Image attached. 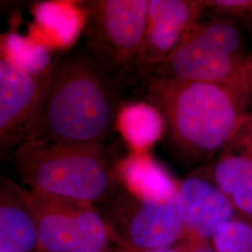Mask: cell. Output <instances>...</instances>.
Listing matches in <instances>:
<instances>
[{"instance_id": "6da1fadb", "label": "cell", "mask_w": 252, "mask_h": 252, "mask_svg": "<svg viewBox=\"0 0 252 252\" xmlns=\"http://www.w3.org/2000/svg\"><path fill=\"white\" fill-rule=\"evenodd\" d=\"M123 86L87 48L63 55L51 64L44 96L18 148L105 143L116 124Z\"/></svg>"}, {"instance_id": "7a4b0ae2", "label": "cell", "mask_w": 252, "mask_h": 252, "mask_svg": "<svg viewBox=\"0 0 252 252\" xmlns=\"http://www.w3.org/2000/svg\"><path fill=\"white\" fill-rule=\"evenodd\" d=\"M149 103L162 114L172 152L193 164L220 153L248 119L250 86L146 79Z\"/></svg>"}, {"instance_id": "3957f363", "label": "cell", "mask_w": 252, "mask_h": 252, "mask_svg": "<svg viewBox=\"0 0 252 252\" xmlns=\"http://www.w3.org/2000/svg\"><path fill=\"white\" fill-rule=\"evenodd\" d=\"M95 207L120 246L152 250L185 237L178 182L145 152L119 162L116 187Z\"/></svg>"}, {"instance_id": "277c9868", "label": "cell", "mask_w": 252, "mask_h": 252, "mask_svg": "<svg viewBox=\"0 0 252 252\" xmlns=\"http://www.w3.org/2000/svg\"><path fill=\"white\" fill-rule=\"evenodd\" d=\"M28 189L96 206L119 182V162L105 143H63L20 147L11 155Z\"/></svg>"}, {"instance_id": "5b68a950", "label": "cell", "mask_w": 252, "mask_h": 252, "mask_svg": "<svg viewBox=\"0 0 252 252\" xmlns=\"http://www.w3.org/2000/svg\"><path fill=\"white\" fill-rule=\"evenodd\" d=\"M86 48L123 84L143 77L149 0L87 1Z\"/></svg>"}, {"instance_id": "8992f818", "label": "cell", "mask_w": 252, "mask_h": 252, "mask_svg": "<svg viewBox=\"0 0 252 252\" xmlns=\"http://www.w3.org/2000/svg\"><path fill=\"white\" fill-rule=\"evenodd\" d=\"M29 192L39 252H115L116 244L94 204Z\"/></svg>"}, {"instance_id": "52a82bcc", "label": "cell", "mask_w": 252, "mask_h": 252, "mask_svg": "<svg viewBox=\"0 0 252 252\" xmlns=\"http://www.w3.org/2000/svg\"><path fill=\"white\" fill-rule=\"evenodd\" d=\"M250 59L226 54L189 32L164 60L145 73L144 79L249 85Z\"/></svg>"}, {"instance_id": "ba28073f", "label": "cell", "mask_w": 252, "mask_h": 252, "mask_svg": "<svg viewBox=\"0 0 252 252\" xmlns=\"http://www.w3.org/2000/svg\"><path fill=\"white\" fill-rule=\"evenodd\" d=\"M51 78V65L27 73L0 58V155L6 160L17 150L36 116ZM13 152V153H14Z\"/></svg>"}, {"instance_id": "9c48e42d", "label": "cell", "mask_w": 252, "mask_h": 252, "mask_svg": "<svg viewBox=\"0 0 252 252\" xmlns=\"http://www.w3.org/2000/svg\"><path fill=\"white\" fill-rule=\"evenodd\" d=\"M184 239H197L211 243L221 226L238 216L230 200L210 176L208 167L191 172L178 182Z\"/></svg>"}, {"instance_id": "30bf717a", "label": "cell", "mask_w": 252, "mask_h": 252, "mask_svg": "<svg viewBox=\"0 0 252 252\" xmlns=\"http://www.w3.org/2000/svg\"><path fill=\"white\" fill-rule=\"evenodd\" d=\"M206 9L205 1L149 0L143 78L180 45Z\"/></svg>"}, {"instance_id": "8fae6325", "label": "cell", "mask_w": 252, "mask_h": 252, "mask_svg": "<svg viewBox=\"0 0 252 252\" xmlns=\"http://www.w3.org/2000/svg\"><path fill=\"white\" fill-rule=\"evenodd\" d=\"M207 167L238 216L252 220V118L248 116L216 162Z\"/></svg>"}, {"instance_id": "7c38bea8", "label": "cell", "mask_w": 252, "mask_h": 252, "mask_svg": "<svg viewBox=\"0 0 252 252\" xmlns=\"http://www.w3.org/2000/svg\"><path fill=\"white\" fill-rule=\"evenodd\" d=\"M0 252H39L30 192L5 176L0 184Z\"/></svg>"}, {"instance_id": "4fadbf2b", "label": "cell", "mask_w": 252, "mask_h": 252, "mask_svg": "<svg viewBox=\"0 0 252 252\" xmlns=\"http://www.w3.org/2000/svg\"><path fill=\"white\" fill-rule=\"evenodd\" d=\"M116 126L135 152H145L162 137L165 124L160 111L150 103H131L120 108Z\"/></svg>"}, {"instance_id": "5bb4252c", "label": "cell", "mask_w": 252, "mask_h": 252, "mask_svg": "<svg viewBox=\"0 0 252 252\" xmlns=\"http://www.w3.org/2000/svg\"><path fill=\"white\" fill-rule=\"evenodd\" d=\"M216 252H252V221L237 218L221 226L211 240Z\"/></svg>"}, {"instance_id": "9a60e30c", "label": "cell", "mask_w": 252, "mask_h": 252, "mask_svg": "<svg viewBox=\"0 0 252 252\" xmlns=\"http://www.w3.org/2000/svg\"><path fill=\"white\" fill-rule=\"evenodd\" d=\"M184 252H216L209 242L197 239H183L178 243Z\"/></svg>"}, {"instance_id": "2e32d148", "label": "cell", "mask_w": 252, "mask_h": 252, "mask_svg": "<svg viewBox=\"0 0 252 252\" xmlns=\"http://www.w3.org/2000/svg\"><path fill=\"white\" fill-rule=\"evenodd\" d=\"M116 244V243H115ZM184 252L181 249L179 244L169 246V247H163V248H158V249H152V250H135L126 248L124 246L117 245L115 246V252Z\"/></svg>"}, {"instance_id": "e0dca14e", "label": "cell", "mask_w": 252, "mask_h": 252, "mask_svg": "<svg viewBox=\"0 0 252 252\" xmlns=\"http://www.w3.org/2000/svg\"><path fill=\"white\" fill-rule=\"evenodd\" d=\"M249 85H250V103L248 115L252 118V55L250 59V67H249Z\"/></svg>"}]
</instances>
